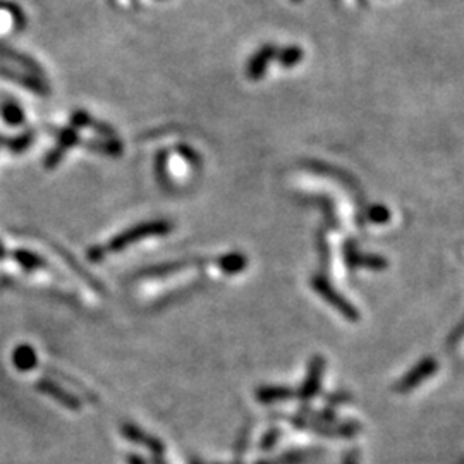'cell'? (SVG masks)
Listing matches in <instances>:
<instances>
[{"instance_id":"e0dca14e","label":"cell","mask_w":464,"mask_h":464,"mask_svg":"<svg viewBox=\"0 0 464 464\" xmlns=\"http://www.w3.org/2000/svg\"><path fill=\"white\" fill-rule=\"evenodd\" d=\"M78 141H79L78 131H76L74 128H67L59 133V143H57V147H60L63 150H67V148L76 147Z\"/></svg>"},{"instance_id":"52a82bcc","label":"cell","mask_w":464,"mask_h":464,"mask_svg":"<svg viewBox=\"0 0 464 464\" xmlns=\"http://www.w3.org/2000/svg\"><path fill=\"white\" fill-rule=\"evenodd\" d=\"M346 262L349 267H363L370 270H383L387 267V262L379 255H370V253H360L353 246H346Z\"/></svg>"},{"instance_id":"7c38bea8","label":"cell","mask_w":464,"mask_h":464,"mask_svg":"<svg viewBox=\"0 0 464 464\" xmlns=\"http://www.w3.org/2000/svg\"><path fill=\"white\" fill-rule=\"evenodd\" d=\"M0 115L9 126H21L24 122V110L16 101H3L0 105Z\"/></svg>"},{"instance_id":"9a60e30c","label":"cell","mask_w":464,"mask_h":464,"mask_svg":"<svg viewBox=\"0 0 464 464\" xmlns=\"http://www.w3.org/2000/svg\"><path fill=\"white\" fill-rule=\"evenodd\" d=\"M33 140H35V133L26 131L16 138H10L6 144L10 151H14V154H23V151H26L28 148L33 144Z\"/></svg>"},{"instance_id":"d4e9b609","label":"cell","mask_w":464,"mask_h":464,"mask_svg":"<svg viewBox=\"0 0 464 464\" xmlns=\"http://www.w3.org/2000/svg\"><path fill=\"white\" fill-rule=\"evenodd\" d=\"M3 256H6V249H3V246L0 245V260H2Z\"/></svg>"},{"instance_id":"8992f818","label":"cell","mask_w":464,"mask_h":464,"mask_svg":"<svg viewBox=\"0 0 464 464\" xmlns=\"http://www.w3.org/2000/svg\"><path fill=\"white\" fill-rule=\"evenodd\" d=\"M36 389H38L40 392L47 394L49 397L56 399L60 406H64V408L67 409H72V411H78V409L81 408V402H79V399L76 397L74 394L67 392V390H64L63 387L50 382V380H40V382L36 383Z\"/></svg>"},{"instance_id":"277c9868","label":"cell","mask_w":464,"mask_h":464,"mask_svg":"<svg viewBox=\"0 0 464 464\" xmlns=\"http://www.w3.org/2000/svg\"><path fill=\"white\" fill-rule=\"evenodd\" d=\"M325 372V360L322 356H315L310 361V368H308V375L304 379L303 387H301L299 396L303 401H310L311 397L317 396V392L320 390L322 379H324Z\"/></svg>"},{"instance_id":"3957f363","label":"cell","mask_w":464,"mask_h":464,"mask_svg":"<svg viewBox=\"0 0 464 464\" xmlns=\"http://www.w3.org/2000/svg\"><path fill=\"white\" fill-rule=\"evenodd\" d=\"M437 368H438V363L435 358H431V356L423 358L418 365L413 366V368L409 370V372L406 373L401 380H399V382L396 383V387H394V390H396V392H402V394L409 392V390L415 389L416 386H420V383L425 382L426 379H430V376L437 372Z\"/></svg>"},{"instance_id":"cb8c5ba5","label":"cell","mask_w":464,"mask_h":464,"mask_svg":"<svg viewBox=\"0 0 464 464\" xmlns=\"http://www.w3.org/2000/svg\"><path fill=\"white\" fill-rule=\"evenodd\" d=\"M154 464H167V463L162 459V456H154Z\"/></svg>"},{"instance_id":"9c48e42d","label":"cell","mask_w":464,"mask_h":464,"mask_svg":"<svg viewBox=\"0 0 464 464\" xmlns=\"http://www.w3.org/2000/svg\"><path fill=\"white\" fill-rule=\"evenodd\" d=\"M13 363L19 372H31L38 363V358H36L35 349L30 344H21L14 349Z\"/></svg>"},{"instance_id":"4316f807","label":"cell","mask_w":464,"mask_h":464,"mask_svg":"<svg viewBox=\"0 0 464 464\" xmlns=\"http://www.w3.org/2000/svg\"><path fill=\"white\" fill-rule=\"evenodd\" d=\"M0 144H2V140H0Z\"/></svg>"},{"instance_id":"6da1fadb","label":"cell","mask_w":464,"mask_h":464,"mask_svg":"<svg viewBox=\"0 0 464 464\" xmlns=\"http://www.w3.org/2000/svg\"><path fill=\"white\" fill-rule=\"evenodd\" d=\"M172 231V224L167 220H150V222L138 224V226L131 227V229L121 232L115 235L110 242H108L107 249L112 253L122 251L126 246H131L134 242L143 241V239L151 238V235H164Z\"/></svg>"},{"instance_id":"5bb4252c","label":"cell","mask_w":464,"mask_h":464,"mask_svg":"<svg viewBox=\"0 0 464 464\" xmlns=\"http://www.w3.org/2000/svg\"><path fill=\"white\" fill-rule=\"evenodd\" d=\"M275 59L282 67H295L303 60V50L299 47H285V49L277 50Z\"/></svg>"},{"instance_id":"ffe728a7","label":"cell","mask_w":464,"mask_h":464,"mask_svg":"<svg viewBox=\"0 0 464 464\" xmlns=\"http://www.w3.org/2000/svg\"><path fill=\"white\" fill-rule=\"evenodd\" d=\"M71 122H72V126H74V129L76 128H86V126L92 122V119H90L88 112L78 110V112H74V114H72Z\"/></svg>"},{"instance_id":"4fadbf2b","label":"cell","mask_w":464,"mask_h":464,"mask_svg":"<svg viewBox=\"0 0 464 464\" xmlns=\"http://www.w3.org/2000/svg\"><path fill=\"white\" fill-rule=\"evenodd\" d=\"M13 256L14 260L28 272H35L45 267V262H43L36 253L28 251V249H16V251L13 253Z\"/></svg>"},{"instance_id":"d6986e66","label":"cell","mask_w":464,"mask_h":464,"mask_svg":"<svg viewBox=\"0 0 464 464\" xmlns=\"http://www.w3.org/2000/svg\"><path fill=\"white\" fill-rule=\"evenodd\" d=\"M66 150H63L60 147H56L53 150L49 151V155L45 157V167L47 169H53L56 165H59V162L64 158Z\"/></svg>"},{"instance_id":"603a6c76","label":"cell","mask_w":464,"mask_h":464,"mask_svg":"<svg viewBox=\"0 0 464 464\" xmlns=\"http://www.w3.org/2000/svg\"><path fill=\"white\" fill-rule=\"evenodd\" d=\"M358 463V458L354 454H349V458L346 459V464H356Z\"/></svg>"},{"instance_id":"7402d4cb","label":"cell","mask_w":464,"mask_h":464,"mask_svg":"<svg viewBox=\"0 0 464 464\" xmlns=\"http://www.w3.org/2000/svg\"><path fill=\"white\" fill-rule=\"evenodd\" d=\"M128 463H129V464H144V461L140 458V456H134V454H133V456H129Z\"/></svg>"},{"instance_id":"30bf717a","label":"cell","mask_w":464,"mask_h":464,"mask_svg":"<svg viewBox=\"0 0 464 464\" xmlns=\"http://www.w3.org/2000/svg\"><path fill=\"white\" fill-rule=\"evenodd\" d=\"M217 263H219L220 270L229 275H234L245 270L246 265H248V260H246V256L241 255V253H229V255L220 256Z\"/></svg>"},{"instance_id":"5b68a950","label":"cell","mask_w":464,"mask_h":464,"mask_svg":"<svg viewBox=\"0 0 464 464\" xmlns=\"http://www.w3.org/2000/svg\"><path fill=\"white\" fill-rule=\"evenodd\" d=\"M275 56H277V49H275L274 45H263L262 49L249 59L248 67H246L248 78L253 79V81L262 79L263 76L267 74V67L270 66V63L275 59Z\"/></svg>"},{"instance_id":"ba28073f","label":"cell","mask_w":464,"mask_h":464,"mask_svg":"<svg viewBox=\"0 0 464 464\" xmlns=\"http://www.w3.org/2000/svg\"><path fill=\"white\" fill-rule=\"evenodd\" d=\"M122 435H124L126 438H129L131 442H136V444L144 445L147 449H150V451L154 452V456H162V452H164V445H162L160 440L154 438L151 435L144 433L143 430L136 429L134 425L122 426Z\"/></svg>"},{"instance_id":"484cf974","label":"cell","mask_w":464,"mask_h":464,"mask_svg":"<svg viewBox=\"0 0 464 464\" xmlns=\"http://www.w3.org/2000/svg\"><path fill=\"white\" fill-rule=\"evenodd\" d=\"M295 2H299V0H295Z\"/></svg>"},{"instance_id":"ac0fdd59","label":"cell","mask_w":464,"mask_h":464,"mask_svg":"<svg viewBox=\"0 0 464 464\" xmlns=\"http://www.w3.org/2000/svg\"><path fill=\"white\" fill-rule=\"evenodd\" d=\"M368 217H370V220H372V222L383 224V222H387V220L390 219V212L386 208V206L376 205V206H372V208H370Z\"/></svg>"},{"instance_id":"8fae6325","label":"cell","mask_w":464,"mask_h":464,"mask_svg":"<svg viewBox=\"0 0 464 464\" xmlns=\"http://www.w3.org/2000/svg\"><path fill=\"white\" fill-rule=\"evenodd\" d=\"M256 397L263 404H274V402H281L292 397V390L285 389V387H262L256 392Z\"/></svg>"},{"instance_id":"7a4b0ae2","label":"cell","mask_w":464,"mask_h":464,"mask_svg":"<svg viewBox=\"0 0 464 464\" xmlns=\"http://www.w3.org/2000/svg\"><path fill=\"white\" fill-rule=\"evenodd\" d=\"M311 285H313V289L317 291L318 296H322V298L327 301L332 308H335L342 317H346L347 320L356 322L358 318H360V313L356 311V308H354L349 301L344 299L342 296L332 288L331 282H329L327 279L322 277V275H315L313 281H311Z\"/></svg>"},{"instance_id":"44dd1931","label":"cell","mask_w":464,"mask_h":464,"mask_svg":"<svg viewBox=\"0 0 464 464\" xmlns=\"http://www.w3.org/2000/svg\"><path fill=\"white\" fill-rule=\"evenodd\" d=\"M279 437H281V430H279V429L268 430V433L265 435V437H263V440H262V449H272V447H274V444L279 440Z\"/></svg>"},{"instance_id":"2e32d148","label":"cell","mask_w":464,"mask_h":464,"mask_svg":"<svg viewBox=\"0 0 464 464\" xmlns=\"http://www.w3.org/2000/svg\"><path fill=\"white\" fill-rule=\"evenodd\" d=\"M90 147L97 151H103L107 155H119L122 151L121 143L117 140H101L97 143H90Z\"/></svg>"}]
</instances>
